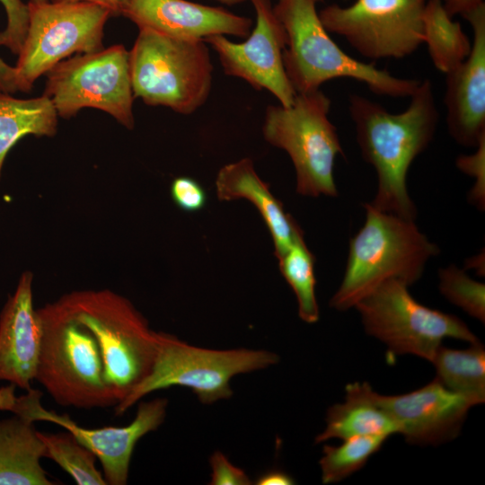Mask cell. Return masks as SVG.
<instances>
[{"mask_svg": "<svg viewBox=\"0 0 485 485\" xmlns=\"http://www.w3.org/2000/svg\"><path fill=\"white\" fill-rule=\"evenodd\" d=\"M423 43L435 67L447 74L470 54L472 43L459 22L453 21L441 0H427L423 13Z\"/></svg>", "mask_w": 485, "mask_h": 485, "instance_id": "obj_24", "label": "cell"}, {"mask_svg": "<svg viewBox=\"0 0 485 485\" xmlns=\"http://www.w3.org/2000/svg\"><path fill=\"white\" fill-rule=\"evenodd\" d=\"M345 392L344 401L328 410L326 427L316 436L315 443L360 436H390L399 433L398 426L380 404L378 393L367 382L348 384Z\"/></svg>", "mask_w": 485, "mask_h": 485, "instance_id": "obj_20", "label": "cell"}, {"mask_svg": "<svg viewBox=\"0 0 485 485\" xmlns=\"http://www.w3.org/2000/svg\"><path fill=\"white\" fill-rule=\"evenodd\" d=\"M216 189L221 201L245 198L255 206L270 233L278 259L302 232L282 203L270 192L269 185L259 177L251 159L242 158L224 165L216 175Z\"/></svg>", "mask_w": 485, "mask_h": 485, "instance_id": "obj_19", "label": "cell"}, {"mask_svg": "<svg viewBox=\"0 0 485 485\" xmlns=\"http://www.w3.org/2000/svg\"><path fill=\"white\" fill-rule=\"evenodd\" d=\"M278 356L262 349H210L190 345L165 332H158L156 357L148 375L119 403L115 414L123 415L153 392L183 386L204 404L233 395L231 379L237 375L277 364Z\"/></svg>", "mask_w": 485, "mask_h": 485, "instance_id": "obj_7", "label": "cell"}, {"mask_svg": "<svg viewBox=\"0 0 485 485\" xmlns=\"http://www.w3.org/2000/svg\"><path fill=\"white\" fill-rule=\"evenodd\" d=\"M473 31L469 56L445 74L446 125L459 145L476 147L485 137V4L462 15Z\"/></svg>", "mask_w": 485, "mask_h": 485, "instance_id": "obj_16", "label": "cell"}, {"mask_svg": "<svg viewBox=\"0 0 485 485\" xmlns=\"http://www.w3.org/2000/svg\"><path fill=\"white\" fill-rule=\"evenodd\" d=\"M15 385L11 384L9 386L0 388V410H11L15 400Z\"/></svg>", "mask_w": 485, "mask_h": 485, "instance_id": "obj_37", "label": "cell"}, {"mask_svg": "<svg viewBox=\"0 0 485 485\" xmlns=\"http://www.w3.org/2000/svg\"><path fill=\"white\" fill-rule=\"evenodd\" d=\"M438 289L451 304L471 317L485 322V286L471 278L463 269L451 264L438 270Z\"/></svg>", "mask_w": 485, "mask_h": 485, "instance_id": "obj_28", "label": "cell"}, {"mask_svg": "<svg viewBox=\"0 0 485 485\" xmlns=\"http://www.w3.org/2000/svg\"><path fill=\"white\" fill-rule=\"evenodd\" d=\"M474 154L469 155H459L456 159L457 168L474 177L475 183L469 192V201L480 210L485 207V137L482 138Z\"/></svg>", "mask_w": 485, "mask_h": 485, "instance_id": "obj_30", "label": "cell"}, {"mask_svg": "<svg viewBox=\"0 0 485 485\" xmlns=\"http://www.w3.org/2000/svg\"><path fill=\"white\" fill-rule=\"evenodd\" d=\"M45 455L57 463L78 485H107L103 474L96 468L97 457L72 433L48 434L38 431Z\"/></svg>", "mask_w": 485, "mask_h": 485, "instance_id": "obj_26", "label": "cell"}, {"mask_svg": "<svg viewBox=\"0 0 485 485\" xmlns=\"http://www.w3.org/2000/svg\"><path fill=\"white\" fill-rule=\"evenodd\" d=\"M58 304L95 336L106 384L119 403L150 373L158 332L128 301L110 293L71 295Z\"/></svg>", "mask_w": 485, "mask_h": 485, "instance_id": "obj_6", "label": "cell"}, {"mask_svg": "<svg viewBox=\"0 0 485 485\" xmlns=\"http://www.w3.org/2000/svg\"><path fill=\"white\" fill-rule=\"evenodd\" d=\"M34 422L13 414L0 420V485H53L40 459L45 448Z\"/></svg>", "mask_w": 485, "mask_h": 485, "instance_id": "obj_21", "label": "cell"}, {"mask_svg": "<svg viewBox=\"0 0 485 485\" xmlns=\"http://www.w3.org/2000/svg\"><path fill=\"white\" fill-rule=\"evenodd\" d=\"M427 0H356L327 5L319 13L328 32L343 37L370 59L402 58L423 44Z\"/></svg>", "mask_w": 485, "mask_h": 485, "instance_id": "obj_12", "label": "cell"}, {"mask_svg": "<svg viewBox=\"0 0 485 485\" xmlns=\"http://www.w3.org/2000/svg\"><path fill=\"white\" fill-rule=\"evenodd\" d=\"M366 220L349 241L348 260L340 287L330 306L346 311L388 279L409 287L422 276L438 246L419 231L415 220L380 211L365 203Z\"/></svg>", "mask_w": 485, "mask_h": 485, "instance_id": "obj_3", "label": "cell"}, {"mask_svg": "<svg viewBox=\"0 0 485 485\" xmlns=\"http://www.w3.org/2000/svg\"><path fill=\"white\" fill-rule=\"evenodd\" d=\"M446 13L451 16L456 14L463 15V13L469 12L470 10L475 8L481 3L483 0H441Z\"/></svg>", "mask_w": 485, "mask_h": 485, "instance_id": "obj_34", "label": "cell"}, {"mask_svg": "<svg viewBox=\"0 0 485 485\" xmlns=\"http://www.w3.org/2000/svg\"><path fill=\"white\" fill-rule=\"evenodd\" d=\"M27 33L13 66L16 90L29 93L36 80L73 54L103 48L104 27L111 17L86 2H28Z\"/></svg>", "mask_w": 485, "mask_h": 485, "instance_id": "obj_10", "label": "cell"}, {"mask_svg": "<svg viewBox=\"0 0 485 485\" xmlns=\"http://www.w3.org/2000/svg\"><path fill=\"white\" fill-rule=\"evenodd\" d=\"M7 18L5 28L0 31V46L18 55L29 25V6L22 0H0Z\"/></svg>", "mask_w": 485, "mask_h": 485, "instance_id": "obj_29", "label": "cell"}, {"mask_svg": "<svg viewBox=\"0 0 485 485\" xmlns=\"http://www.w3.org/2000/svg\"><path fill=\"white\" fill-rule=\"evenodd\" d=\"M258 485H291L295 484V480L288 473L280 470H269L257 479Z\"/></svg>", "mask_w": 485, "mask_h": 485, "instance_id": "obj_33", "label": "cell"}, {"mask_svg": "<svg viewBox=\"0 0 485 485\" xmlns=\"http://www.w3.org/2000/svg\"><path fill=\"white\" fill-rule=\"evenodd\" d=\"M43 94L63 119L93 108L128 129L135 126L129 51L121 44L64 59L47 74Z\"/></svg>", "mask_w": 485, "mask_h": 485, "instance_id": "obj_11", "label": "cell"}, {"mask_svg": "<svg viewBox=\"0 0 485 485\" xmlns=\"http://www.w3.org/2000/svg\"><path fill=\"white\" fill-rule=\"evenodd\" d=\"M135 98L149 106H163L188 115L208 99L213 65L204 40L168 37L139 29L129 50Z\"/></svg>", "mask_w": 485, "mask_h": 485, "instance_id": "obj_4", "label": "cell"}, {"mask_svg": "<svg viewBox=\"0 0 485 485\" xmlns=\"http://www.w3.org/2000/svg\"><path fill=\"white\" fill-rule=\"evenodd\" d=\"M256 23L242 42L215 35L205 42L216 53L225 75L241 78L258 91L272 93L279 104L290 106L296 95L285 71V29L269 0H250Z\"/></svg>", "mask_w": 485, "mask_h": 485, "instance_id": "obj_14", "label": "cell"}, {"mask_svg": "<svg viewBox=\"0 0 485 485\" xmlns=\"http://www.w3.org/2000/svg\"><path fill=\"white\" fill-rule=\"evenodd\" d=\"M278 260L281 274L296 296L299 317L307 323L317 322L320 312L315 295V258L304 242L303 232Z\"/></svg>", "mask_w": 485, "mask_h": 485, "instance_id": "obj_25", "label": "cell"}, {"mask_svg": "<svg viewBox=\"0 0 485 485\" xmlns=\"http://www.w3.org/2000/svg\"><path fill=\"white\" fill-rule=\"evenodd\" d=\"M389 436H360L344 439L338 446L326 445L320 459L322 481L339 482L359 471L378 452Z\"/></svg>", "mask_w": 485, "mask_h": 485, "instance_id": "obj_27", "label": "cell"}, {"mask_svg": "<svg viewBox=\"0 0 485 485\" xmlns=\"http://www.w3.org/2000/svg\"><path fill=\"white\" fill-rule=\"evenodd\" d=\"M47 2H49V0H30L29 3H32V4H42V3H47Z\"/></svg>", "mask_w": 485, "mask_h": 485, "instance_id": "obj_40", "label": "cell"}, {"mask_svg": "<svg viewBox=\"0 0 485 485\" xmlns=\"http://www.w3.org/2000/svg\"><path fill=\"white\" fill-rule=\"evenodd\" d=\"M410 97L407 109L393 114L378 102L350 94L348 111L362 157L377 174V190L370 204L380 211L415 220L417 208L407 190V173L433 140L439 112L428 79L420 81Z\"/></svg>", "mask_w": 485, "mask_h": 485, "instance_id": "obj_1", "label": "cell"}, {"mask_svg": "<svg viewBox=\"0 0 485 485\" xmlns=\"http://www.w3.org/2000/svg\"><path fill=\"white\" fill-rule=\"evenodd\" d=\"M42 336L35 380L61 406L79 409L117 404L104 378L93 333L57 304L38 311Z\"/></svg>", "mask_w": 485, "mask_h": 485, "instance_id": "obj_5", "label": "cell"}, {"mask_svg": "<svg viewBox=\"0 0 485 485\" xmlns=\"http://www.w3.org/2000/svg\"><path fill=\"white\" fill-rule=\"evenodd\" d=\"M331 100L320 89L296 93L293 103L269 105L262 133L270 145L287 153L296 174V192L303 196L337 197L333 169L343 150L329 119Z\"/></svg>", "mask_w": 485, "mask_h": 485, "instance_id": "obj_8", "label": "cell"}, {"mask_svg": "<svg viewBox=\"0 0 485 485\" xmlns=\"http://www.w3.org/2000/svg\"><path fill=\"white\" fill-rule=\"evenodd\" d=\"M55 2H86L98 4L108 9L111 17L121 15V8L124 0H52Z\"/></svg>", "mask_w": 485, "mask_h": 485, "instance_id": "obj_36", "label": "cell"}, {"mask_svg": "<svg viewBox=\"0 0 485 485\" xmlns=\"http://www.w3.org/2000/svg\"><path fill=\"white\" fill-rule=\"evenodd\" d=\"M408 287L388 279L354 306L366 332L386 345L389 355L410 354L431 362L445 338L479 341L463 321L419 304Z\"/></svg>", "mask_w": 485, "mask_h": 485, "instance_id": "obj_9", "label": "cell"}, {"mask_svg": "<svg viewBox=\"0 0 485 485\" xmlns=\"http://www.w3.org/2000/svg\"><path fill=\"white\" fill-rule=\"evenodd\" d=\"M212 470L209 484L212 485H250L251 480L241 468L234 465L226 456L216 451L209 458Z\"/></svg>", "mask_w": 485, "mask_h": 485, "instance_id": "obj_32", "label": "cell"}, {"mask_svg": "<svg viewBox=\"0 0 485 485\" xmlns=\"http://www.w3.org/2000/svg\"><path fill=\"white\" fill-rule=\"evenodd\" d=\"M41 392L31 388L25 394L15 397L10 411L32 422L40 420L57 424L72 433L94 453L109 485L128 483L129 463L137 443L163 424L168 406L165 398L140 401L135 419L128 426L86 428L67 414L46 410L41 404Z\"/></svg>", "mask_w": 485, "mask_h": 485, "instance_id": "obj_13", "label": "cell"}, {"mask_svg": "<svg viewBox=\"0 0 485 485\" xmlns=\"http://www.w3.org/2000/svg\"><path fill=\"white\" fill-rule=\"evenodd\" d=\"M431 363L436 378L447 389L469 400L473 406L485 401V349L479 341L464 349L440 346Z\"/></svg>", "mask_w": 485, "mask_h": 485, "instance_id": "obj_23", "label": "cell"}, {"mask_svg": "<svg viewBox=\"0 0 485 485\" xmlns=\"http://www.w3.org/2000/svg\"><path fill=\"white\" fill-rule=\"evenodd\" d=\"M322 0H278L274 13L287 34L283 62L296 93L320 89L340 77L359 81L378 95L410 97L419 80L394 76L374 63L358 61L345 53L329 36L316 6Z\"/></svg>", "mask_w": 485, "mask_h": 485, "instance_id": "obj_2", "label": "cell"}, {"mask_svg": "<svg viewBox=\"0 0 485 485\" xmlns=\"http://www.w3.org/2000/svg\"><path fill=\"white\" fill-rule=\"evenodd\" d=\"M171 195L175 204L187 212L198 211L207 202L203 187L194 179L186 176L173 180Z\"/></svg>", "mask_w": 485, "mask_h": 485, "instance_id": "obj_31", "label": "cell"}, {"mask_svg": "<svg viewBox=\"0 0 485 485\" xmlns=\"http://www.w3.org/2000/svg\"><path fill=\"white\" fill-rule=\"evenodd\" d=\"M464 268L465 269H474V270H476L478 275L483 277L484 276V271H485L484 251H482V252H481V253H479V254H477L475 256H472V257H470V258L466 259L465 263H464Z\"/></svg>", "mask_w": 485, "mask_h": 485, "instance_id": "obj_38", "label": "cell"}, {"mask_svg": "<svg viewBox=\"0 0 485 485\" xmlns=\"http://www.w3.org/2000/svg\"><path fill=\"white\" fill-rule=\"evenodd\" d=\"M226 5H235L250 0H212Z\"/></svg>", "mask_w": 485, "mask_h": 485, "instance_id": "obj_39", "label": "cell"}, {"mask_svg": "<svg viewBox=\"0 0 485 485\" xmlns=\"http://www.w3.org/2000/svg\"><path fill=\"white\" fill-rule=\"evenodd\" d=\"M31 282V275L24 273L0 315V381L25 391L35 380L42 336Z\"/></svg>", "mask_w": 485, "mask_h": 485, "instance_id": "obj_18", "label": "cell"}, {"mask_svg": "<svg viewBox=\"0 0 485 485\" xmlns=\"http://www.w3.org/2000/svg\"><path fill=\"white\" fill-rule=\"evenodd\" d=\"M57 117L44 94L20 99L0 92V176L5 156L14 144L27 135H55Z\"/></svg>", "mask_w": 485, "mask_h": 485, "instance_id": "obj_22", "label": "cell"}, {"mask_svg": "<svg viewBox=\"0 0 485 485\" xmlns=\"http://www.w3.org/2000/svg\"><path fill=\"white\" fill-rule=\"evenodd\" d=\"M121 15L139 29L184 40H204L224 35L246 39L253 27L251 18L220 6L188 0H124Z\"/></svg>", "mask_w": 485, "mask_h": 485, "instance_id": "obj_17", "label": "cell"}, {"mask_svg": "<svg viewBox=\"0 0 485 485\" xmlns=\"http://www.w3.org/2000/svg\"><path fill=\"white\" fill-rule=\"evenodd\" d=\"M378 400L398 426L399 434L408 443L419 445H438L454 439L473 407L436 378L407 393H378Z\"/></svg>", "mask_w": 485, "mask_h": 485, "instance_id": "obj_15", "label": "cell"}, {"mask_svg": "<svg viewBox=\"0 0 485 485\" xmlns=\"http://www.w3.org/2000/svg\"><path fill=\"white\" fill-rule=\"evenodd\" d=\"M0 92L13 93L17 92L14 79V68L0 57Z\"/></svg>", "mask_w": 485, "mask_h": 485, "instance_id": "obj_35", "label": "cell"}]
</instances>
